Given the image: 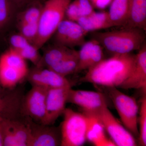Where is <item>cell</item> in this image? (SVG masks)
Here are the masks:
<instances>
[{
    "instance_id": "cell-1",
    "label": "cell",
    "mask_w": 146,
    "mask_h": 146,
    "mask_svg": "<svg viewBox=\"0 0 146 146\" xmlns=\"http://www.w3.org/2000/svg\"><path fill=\"white\" fill-rule=\"evenodd\" d=\"M136 55L130 53L115 54L88 69L80 80L105 87H118L129 76L134 68Z\"/></svg>"
},
{
    "instance_id": "cell-2",
    "label": "cell",
    "mask_w": 146,
    "mask_h": 146,
    "mask_svg": "<svg viewBox=\"0 0 146 146\" xmlns=\"http://www.w3.org/2000/svg\"><path fill=\"white\" fill-rule=\"evenodd\" d=\"M145 31L138 28L124 27L112 31L94 32L91 37L112 55L124 54L141 48L146 42Z\"/></svg>"
},
{
    "instance_id": "cell-3",
    "label": "cell",
    "mask_w": 146,
    "mask_h": 146,
    "mask_svg": "<svg viewBox=\"0 0 146 146\" xmlns=\"http://www.w3.org/2000/svg\"><path fill=\"white\" fill-rule=\"evenodd\" d=\"M72 0H47L43 4L38 23V34L34 45L42 48L53 35L64 19L65 12Z\"/></svg>"
},
{
    "instance_id": "cell-4",
    "label": "cell",
    "mask_w": 146,
    "mask_h": 146,
    "mask_svg": "<svg viewBox=\"0 0 146 146\" xmlns=\"http://www.w3.org/2000/svg\"><path fill=\"white\" fill-rule=\"evenodd\" d=\"M29 72L26 60L11 48L0 56V85L4 88L16 86L27 77Z\"/></svg>"
},
{
    "instance_id": "cell-5",
    "label": "cell",
    "mask_w": 146,
    "mask_h": 146,
    "mask_svg": "<svg viewBox=\"0 0 146 146\" xmlns=\"http://www.w3.org/2000/svg\"><path fill=\"white\" fill-rule=\"evenodd\" d=\"M123 125L133 136L138 137V108L136 99L124 94L117 87H106Z\"/></svg>"
},
{
    "instance_id": "cell-6",
    "label": "cell",
    "mask_w": 146,
    "mask_h": 146,
    "mask_svg": "<svg viewBox=\"0 0 146 146\" xmlns=\"http://www.w3.org/2000/svg\"><path fill=\"white\" fill-rule=\"evenodd\" d=\"M60 125L61 146H80L86 141L87 119L84 113L65 108Z\"/></svg>"
},
{
    "instance_id": "cell-7",
    "label": "cell",
    "mask_w": 146,
    "mask_h": 146,
    "mask_svg": "<svg viewBox=\"0 0 146 146\" xmlns=\"http://www.w3.org/2000/svg\"><path fill=\"white\" fill-rule=\"evenodd\" d=\"M96 115L115 145H137L135 137L123 125L106 106Z\"/></svg>"
},
{
    "instance_id": "cell-8",
    "label": "cell",
    "mask_w": 146,
    "mask_h": 146,
    "mask_svg": "<svg viewBox=\"0 0 146 146\" xmlns=\"http://www.w3.org/2000/svg\"><path fill=\"white\" fill-rule=\"evenodd\" d=\"M67 103L79 106L83 113L97 115L108 106L105 95L96 91L74 90L68 92Z\"/></svg>"
},
{
    "instance_id": "cell-9",
    "label": "cell",
    "mask_w": 146,
    "mask_h": 146,
    "mask_svg": "<svg viewBox=\"0 0 146 146\" xmlns=\"http://www.w3.org/2000/svg\"><path fill=\"white\" fill-rule=\"evenodd\" d=\"M48 90L42 86H32L24 98L22 105L24 113L38 123H44Z\"/></svg>"
},
{
    "instance_id": "cell-10",
    "label": "cell",
    "mask_w": 146,
    "mask_h": 146,
    "mask_svg": "<svg viewBox=\"0 0 146 146\" xmlns=\"http://www.w3.org/2000/svg\"><path fill=\"white\" fill-rule=\"evenodd\" d=\"M87 33L77 22L64 19L53 36L55 44L72 48L81 46L86 42L85 37Z\"/></svg>"
},
{
    "instance_id": "cell-11",
    "label": "cell",
    "mask_w": 146,
    "mask_h": 146,
    "mask_svg": "<svg viewBox=\"0 0 146 146\" xmlns=\"http://www.w3.org/2000/svg\"><path fill=\"white\" fill-rule=\"evenodd\" d=\"M30 129L29 146H58L61 145L60 126L28 122Z\"/></svg>"
},
{
    "instance_id": "cell-12",
    "label": "cell",
    "mask_w": 146,
    "mask_h": 146,
    "mask_svg": "<svg viewBox=\"0 0 146 146\" xmlns=\"http://www.w3.org/2000/svg\"><path fill=\"white\" fill-rule=\"evenodd\" d=\"M71 86L48 89L46 98L44 124L53 125L65 109L68 92Z\"/></svg>"
},
{
    "instance_id": "cell-13",
    "label": "cell",
    "mask_w": 146,
    "mask_h": 146,
    "mask_svg": "<svg viewBox=\"0 0 146 146\" xmlns=\"http://www.w3.org/2000/svg\"><path fill=\"white\" fill-rule=\"evenodd\" d=\"M27 78L32 86H42L48 89L71 86L70 83L65 77L48 68L36 66L29 71Z\"/></svg>"
},
{
    "instance_id": "cell-14",
    "label": "cell",
    "mask_w": 146,
    "mask_h": 146,
    "mask_svg": "<svg viewBox=\"0 0 146 146\" xmlns=\"http://www.w3.org/2000/svg\"><path fill=\"white\" fill-rule=\"evenodd\" d=\"M119 87L125 89H141L146 93V42L136 54V61L132 72Z\"/></svg>"
},
{
    "instance_id": "cell-15",
    "label": "cell",
    "mask_w": 146,
    "mask_h": 146,
    "mask_svg": "<svg viewBox=\"0 0 146 146\" xmlns=\"http://www.w3.org/2000/svg\"><path fill=\"white\" fill-rule=\"evenodd\" d=\"M102 47L94 39L86 42L78 51V63L75 73L88 70L104 59Z\"/></svg>"
},
{
    "instance_id": "cell-16",
    "label": "cell",
    "mask_w": 146,
    "mask_h": 146,
    "mask_svg": "<svg viewBox=\"0 0 146 146\" xmlns=\"http://www.w3.org/2000/svg\"><path fill=\"white\" fill-rule=\"evenodd\" d=\"M83 113L87 119L86 140L96 146H116L111 139L106 136L104 127L96 115Z\"/></svg>"
},
{
    "instance_id": "cell-17",
    "label": "cell",
    "mask_w": 146,
    "mask_h": 146,
    "mask_svg": "<svg viewBox=\"0 0 146 146\" xmlns=\"http://www.w3.org/2000/svg\"><path fill=\"white\" fill-rule=\"evenodd\" d=\"M2 117L3 125L5 132L16 141L18 146H29L30 129L28 123H24L7 117Z\"/></svg>"
},
{
    "instance_id": "cell-18",
    "label": "cell",
    "mask_w": 146,
    "mask_h": 146,
    "mask_svg": "<svg viewBox=\"0 0 146 146\" xmlns=\"http://www.w3.org/2000/svg\"><path fill=\"white\" fill-rule=\"evenodd\" d=\"M76 22L87 33L113 27L106 11H94L80 18Z\"/></svg>"
},
{
    "instance_id": "cell-19",
    "label": "cell",
    "mask_w": 146,
    "mask_h": 146,
    "mask_svg": "<svg viewBox=\"0 0 146 146\" xmlns=\"http://www.w3.org/2000/svg\"><path fill=\"white\" fill-rule=\"evenodd\" d=\"M124 27L146 30V0H131L129 13Z\"/></svg>"
},
{
    "instance_id": "cell-20",
    "label": "cell",
    "mask_w": 146,
    "mask_h": 146,
    "mask_svg": "<svg viewBox=\"0 0 146 146\" xmlns=\"http://www.w3.org/2000/svg\"><path fill=\"white\" fill-rule=\"evenodd\" d=\"M131 0H112L108 13L113 27L125 26L129 13Z\"/></svg>"
},
{
    "instance_id": "cell-21",
    "label": "cell",
    "mask_w": 146,
    "mask_h": 146,
    "mask_svg": "<svg viewBox=\"0 0 146 146\" xmlns=\"http://www.w3.org/2000/svg\"><path fill=\"white\" fill-rule=\"evenodd\" d=\"M73 50L71 48L55 44L45 51L37 67L50 68L70 54Z\"/></svg>"
},
{
    "instance_id": "cell-22",
    "label": "cell",
    "mask_w": 146,
    "mask_h": 146,
    "mask_svg": "<svg viewBox=\"0 0 146 146\" xmlns=\"http://www.w3.org/2000/svg\"><path fill=\"white\" fill-rule=\"evenodd\" d=\"M78 63V51H73L59 62L48 68L60 75L65 77L75 73Z\"/></svg>"
},
{
    "instance_id": "cell-23",
    "label": "cell",
    "mask_w": 146,
    "mask_h": 146,
    "mask_svg": "<svg viewBox=\"0 0 146 146\" xmlns=\"http://www.w3.org/2000/svg\"><path fill=\"white\" fill-rule=\"evenodd\" d=\"M43 5L38 0L31 3L24 7V9L18 15V23L38 24Z\"/></svg>"
},
{
    "instance_id": "cell-24",
    "label": "cell",
    "mask_w": 146,
    "mask_h": 146,
    "mask_svg": "<svg viewBox=\"0 0 146 146\" xmlns=\"http://www.w3.org/2000/svg\"><path fill=\"white\" fill-rule=\"evenodd\" d=\"M16 10L12 0H0V34L9 26Z\"/></svg>"
},
{
    "instance_id": "cell-25",
    "label": "cell",
    "mask_w": 146,
    "mask_h": 146,
    "mask_svg": "<svg viewBox=\"0 0 146 146\" xmlns=\"http://www.w3.org/2000/svg\"><path fill=\"white\" fill-rule=\"evenodd\" d=\"M138 125H139V144L141 146L146 145V96L142 98L139 110Z\"/></svg>"
},
{
    "instance_id": "cell-26",
    "label": "cell",
    "mask_w": 146,
    "mask_h": 146,
    "mask_svg": "<svg viewBox=\"0 0 146 146\" xmlns=\"http://www.w3.org/2000/svg\"><path fill=\"white\" fill-rule=\"evenodd\" d=\"M38 50L39 49L34 45L30 44L21 49L15 51L25 60L31 61L36 67H37L40 64L42 58V56H40Z\"/></svg>"
},
{
    "instance_id": "cell-27",
    "label": "cell",
    "mask_w": 146,
    "mask_h": 146,
    "mask_svg": "<svg viewBox=\"0 0 146 146\" xmlns=\"http://www.w3.org/2000/svg\"><path fill=\"white\" fill-rule=\"evenodd\" d=\"M19 33L34 44L37 39L38 34V24L18 23Z\"/></svg>"
},
{
    "instance_id": "cell-28",
    "label": "cell",
    "mask_w": 146,
    "mask_h": 146,
    "mask_svg": "<svg viewBox=\"0 0 146 146\" xmlns=\"http://www.w3.org/2000/svg\"><path fill=\"white\" fill-rule=\"evenodd\" d=\"M65 16L68 20L76 22L82 17L81 9L77 0H74L70 3L66 9Z\"/></svg>"
},
{
    "instance_id": "cell-29",
    "label": "cell",
    "mask_w": 146,
    "mask_h": 146,
    "mask_svg": "<svg viewBox=\"0 0 146 146\" xmlns=\"http://www.w3.org/2000/svg\"><path fill=\"white\" fill-rule=\"evenodd\" d=\"M10 48L15 50H18L31 44L21 33L12 35L9 38Z\"/></svg>"
},
{
    "instance_id": "cell-30",
    "label": "cell",
    "mask_w": 146,
    "mask_h": 146,
    "mask_svg": "<svg viewBox=\"0 0 146 146\" xmlns=\"http://www.w3.org/2000/svg\"><path fill=\"white\" fill-rule=\"evenodd\" d=\"M38 0H12L16 9L24 8L31 3Z\"/></svg>"
},
{
    "instance_id": "cell-31",
    "label": "cell",
    "mask_w": 146,
    "mask_h": 146,
    "mask_svg": "<svg viewBox=\"0 0 146 146\" xmlns=\"http://www.w3.org/2000/svg\"><path fill=\"white\" fill-rule=\"evenodd\" d=\"M3 146L2 140L1 135V128H0V146Z\"/></svg>"
},
{
    "instance_id": "cell-32",
    "label": "cell",
    "mask_w": 146,
    "mask_h": 146,
    "mask_svg": "<svg viewBox=\"0 0 146 146\" xmlns=\"http://www.w3.org/2000/svg\"><path fill=\"white\" fill-rule=\"evenodd\" d=\"M3 99L1 97V94H0V104H3Z\"/></svg>"
},
{
    "instance_id": "cell-33",
    "label": "cell",
    "mask_w": 146,
    "mask_h": 146,
    "mask_svg": "<svg viewBox=\"0 0 146 146\" xmlns=\"http://www.w3.org/2000/svg\"><path fill=\"white\" fill-rule=\"evenodd\" d=\"M2 107V104H0V110H1V109Z\"/></svg>"
}]
</instances>
